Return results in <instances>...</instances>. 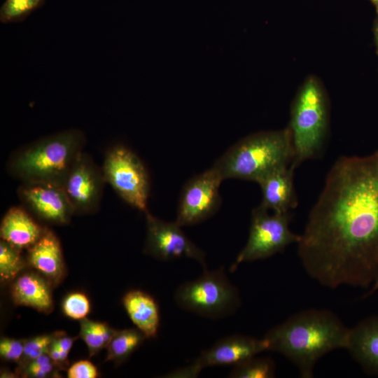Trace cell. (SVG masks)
Masks as SVG:
<instances>
[{
    "mask_svg": "<svg viewBox=\"0 0 378 378\" xmlns=\"http://www.w3.org/2000/svg\"><path fill=\"white\" fill-rule=\"evenodd\" d=\"M56 365L57 364L53 361L44 365H37L29 363L26 371L31 377L43 378L48 377L55 370Z\"/></svg>",
    "mask_w": 378,
    "mask_h": 378,
    "instance_id": "29",
    "label": "cell"
},
{
    "mask_svg": "<svg viewBox=\"0 0 378 378\" xmlns=\"http://www.w3.org/2000/svg\"><path fill=\"white\" fill-rule=\"evenodd\" d=\"M294 152L290 130L251 134L230 146L213 164L222 178L258 183L272 172L288 166Z\"/></svg>",
    "mask_w": 378,
    "mask_h": 378,
    "instance_id": "4",
    "label": "cell"
},
{
    "mask_svg": "<svg viewBox=\"0 0 378 378\" xmlns=\"http://www.w3.org/2000/svg\"><path fill=\"white\" fill-rule=\"evenodd\" d=\"M48 354L56 364L64 363L66 360L69 353L59 349L53 342H52Z\"/></svg>",
    "mask_w": 378,
    "mask_h": 378,
    "instance_id": "30",
    "label": "cell"
},
{
    "mask_svg": "<svg viewBox=\"0 0 378 378\" xmlns=\"http://www.w3.org/2000/svg\"><path fill=\"white\" fill-rule=\"evenodd\" d=\"M44 2L45 0H6L0 9V21L3 23L21 22Z\"/></svg>",
    "mask_w": 378,
    "mask_h": 378,
    "instance_id": "24",
    "label": "cell"
},
{
    "mask_svg": "<svg viewBox=\"0 0 378 378\" xmlns=\"http://www.w3.org/2000/svg\"><path fill=\"white\" fill-rule=\"evenodd\" d=\"M349 328L329 309L311 308L297 312L274 326L263 338L268 351L277 352L312 378L318 361L327 354L346 349Z\"/></svg>",
    "mask_w": 378,
    "mask_h": 378,
    "instance_id": "2",
    "label": "cell"
},
{
    "mask_svg": "<svg viewBox=\"0 0 378 378\" xmlns=\"http://www.w3.org/2000/svg\"><path fill=\"white\" fill-rule=\"evenodd\" d=\"M378 290V276L370 286L369 290L364 295V298H367L374 293Z\"/></svg>",
    "mask_w": 378,
    "mask_h": 378,
    "instance_id": "32",
    "label": "cell"
},
{
    "mask_svg": "<svg viewBox=\"0 0 378 378\" xmlns=\"http://www.w3.org/2000/svg\"><path fill=\"white\" fill-rule=\"evenodd\" d=\"M293 147L291 164L319 159L323 154L328 129V106L323 89L313 77L298 92L291 108L288 127Z\"/></svg>",
    "mask_w": 378,
    "mask_h": 378,
    "instance_id": "5",
    "label": "cell"
},
{
    "mask_svg": "<svg viewBox=\"0 0 378 378\" xmlns=\"http://www.w3.org/2000/svg\"><path fill=\"white\" fill-rule=\"evenodd\" d=\"M58 335H43L25 342L22 358L31 361L43 354H48L49 348Z\"/></svg>",
    "mask_w": 378,
    "mask_h": 378,
    "instance_id": "26",
    "label": "cell"
},
{
    "mask_svg": "<svg viewBox=\"0 0 378 378\" xmlns=\"http://www.w3.org/2000/svg\"><path fill=\"white\" fill-rule=\"evenodd\" d=\"M84 133L70 129L35 140L16 150L7 161V172L21 182L43 181L60 186L83 152Z\"/></svg>",
    "mask_w": 378,
    "mask_h": 378,
    "instance_id": "3",
    "label": "cell"
},
{
    "mask_svg": "<svg viewBox=\"0 0 378 378\" xmlns=\"http://www.w3.org/2000/svg\"><path fill=\"white\" fill-rule=\"evenodd\" d=\"M300 235L301 264L321 286L372 285L378 276V150L335 162Z\"/></svg>",
    "mask_w": 378,
    "mask_h": 378,
    "instance_id": "1",
    "label": "cell"
},
{
    "mask_svg": "<svg viewBox=\"0 0 378 378\" xmlns=\"http://www.w3.org/2000/svg\"><path fill=\"white\" fill-rule=\"evenodd\" d=\"M44 229L24 206H12L1 220L0 235L2 240L21 251L31 247Z\"/></svg>",
    "mask_w": 378,
    "mask_h": 378,
    "instance_id": "16",
    "label": "cell"
},
{
    "mask_svg": "<svg viewBox=\"0 0 378 378\" xmlns=\"http://www.w3.org/2000/svg\"><path fill=\"white\" fill-rule=\"evenodd\" d=\"M25 342L10 338H2L0 341V354L7 360L18 361L23 355Z\"/></svg>",
    "mask_w": 378,
    "mask_h": 378,
    "instance_id": "27",
    "label": "cell"
},
{
    "mask_svg": "<svg viewBox=\"0 0 378 378\" xmlns=\"http://www.w3.org/2000/svg\"><path fill=\"white\" fill-rule=\"evenodd\" d=\"M147 234L145 252L162 260L190 258L207 270L205 253L184 233L175 222H167L145 213Z\"/></svg>",
    "mask_w": 378,
    "mask_h": 378,
    "instance_id": "10",
    "label": "cell"
},
{
    "mask_svg": "<svg viewBox=\"0 0 378 378\" xmlns=\"http://www.w3.org/2000/svg\"><path fill=\"white\" fill-rule=\"evenodd\" d=\"M97 376V369L94 365L85 360L74 363L67 371L69 378H95Z\"/></svg>",
    "mask_w": 378,
    "mask_h": 378,
    "instance_id": "28",
    "label": "cell"
},
{
    "mask_svg": "<svg viewBox=\"0 0 378 378\" xmlns=\"http://www.w3.org/2000/svg\"><path fill=\"white\" fill-rule=\"evenodd\" d=\"M290 212L271 214L260 204L254 208L248 240L232 264L230 272H234L243 262L267 258L283 251L288 246L297 244L300 235L290 230Z\"/></svg>",
    "mask_w": 378,
    "mask_h": 378,
    "instance_id": "8",
    "label": "cell"
},
{
    "mask_svg": "<svg viewBox=\"0 0 378 378\" xmlns=\"http://www.w3.org/2000/svg\"><path fill=\"white\" fill-rule=\"evenodd\" d=\"M376 6L377 10H378V0H370Z\"/></svg>",
    "mask_w": 378,
    "mask_h": 378,
    "instance_id": "34",
    "label": "cell"
},
{
    "mask_svg": "<svg viewBox=\"0 0 378 378\" xmlns=\"http://www.w3.org/2000/svg\"><path fill=\"white\" fill-rule=\"evenodd\" d=\"M294 171L291 166L282 167L258 183L262 195L261 206L274 213H288L297 207Z\"/></svg>",
    "mask_w": 378,
    "mask_h": 378,
    "instance_id": "15",
    "label": "cell"
},
{
    "mask_svg": "<svg viewBox=\"0 0 378 378\" xmlns=\"http://www.w3.org/2000/svg\"><path fill=\"white\" fill-rule=\"evenodd\" d=\"M115 332L106 323L86 318L80 320V335L88 346L90 356L106 347Z\"/></svg>",
    "mask_w": 378,
    "mask_h": 378,
    "instance_id": "21",
    "label": "cell"
},
{
    "mask_svg": "<svg viewBox=\"0 0 378 378\" xmlns=\"http://www.w3.org/2000/svg\"><path fill=\"white\" fill-rule=\"evenodd\" d=\"M223 181L212 167L189 179L181 192L176 222L181 227L193 225L215 214L221 204Z\"/></svg>",
    "mask_w": 378,
    "mask_h": 378,
    "instance_id": "9",
    "label": "cell"
},
{
    "mask_svg": "<svg viewBox=\"0 0 378 378\" xmlns=\"http://www.w3.org/2000/svg\"><path fill=\"white\" fill-rule=\"evenodd\" d=\"M11 291L17 304L31 307L42 312H48L52 308L50 286L37 274L27 273L19 276L13 284Z\"/></svg>",
    "mask_w": 378,
    "mask_h": 378,
    "instance_id": "19",
    "label": "cell"
},
{
    "mask_svg": "<svg viewBox=\"0 0 378 378\" xmlns=\"http://www.w3.org/2000/svg\"><path fill=\"white\" fill-rule=\"evenodd\" d=\"M174 299L182 309L211 318L233 314L241 304L239 293L223 267L204 270L197 279L185 282L176 290Z\"/></svg>",
    "mask_w": 378,
    "mask_h": 378,
    "instance_id": "6",
    "label": "cell"
},
{
    "mask_svg": "<svg viewBox=\"0 0 378 378\" xmlns=\"http://www.w3.org/2000/svg\"><path fill=\"white\" fill-rule=\"evenodd\" d=\"M265 351H268V345L264 338L242 335L228 336L203 351L191 364L170 372L167 377H196L204 368L234 366Z\"/></svg>",
    "mask_w": 378,
    "mask_h": 378,
    "instance_id": "11",
    "label": "cell"
},
{
    "mask_svg": "<svg viewBox=\"0 0 378 378\" xmlns=\"http://www.w3.org/2000/svg\"><path fill=\"white\" fill-rule=\"evenodd\" d=\"M122 302L137 329L146 337H155L160 326V310L155 299L144 291L133 290L125 294Z\"/></svg>",
    "mask_w": 378,
    "mask_h": 378,
    "instance_id": "18",
    "label": "cell"
},
{
    "mask_svg": "<svg viewBox=\"0 0 378 378\" xmlns=\"http://www.w3.org/2000/svg\"><path fill=\"white\" fill-rule=\"evenodd\" d=\"M18 195L24 207L47 223L64 225L75 214L60 185L43 181L21 182Z\"/></svg>",
    "mask_w": 378,
    "mask_h": 378,
    "instance_id": "13",
    "label": "cell"
},
{
    "mask_svg": "<svg viewBox=\"0 0 378 378\" xmlns=\"http://www.w3.org/2000/svg\"><path fill=\"white\" fill-rule=\"evenodd\" d=\"M63 312L72 319L81 320L88 314L90 302L86 295L81 293H73L64 299L62 304Z\"/></svg>",
    "mask_w": 378,
    "mask_h": 378,
    "instance_id": "25",
    "label": "cell"
},
{
    "mask_svg": "<svg viewBox=\"0 0 378 378\" xmlns=\"http://www.w3.org/2000/svg\"><path fill=\"white\" fill-rule=\"evenodd\" d=\"M20 251L6 241H0V278L1 281L13 279L24 267L25 262Z\"/></svg>",
    "mask_w": 378,
    "mask_h": 378,
    "instance_id": "23",
    "label": "cell"
},
{
    "mask_svg": "<svg viewBox=\"0 0 378 378\" xmlns=\"http://www.w3.org/2000/svg\"><path fill=\"white\" fill-rule=\"evenodd\" d=\"M275 376V363L269 357L253 356L233 366L229 377L272 378Z\"/></svg>",
    "mask_w": 378,
    "mask_h": 378,
    "instance_id": "22",
    "label": "cell"
},
{
    "mask_svg": "<svg viewBox=\"0 0 378 378\" xmlns=\"http://www.w3.org/2000/svg\"><path fill=\"white\" fill-rule=\"evenodd\" d=\"M146 338L138 329L115 330L107 345L106 360L121 361L126 359Z\"/></svg>",
    "mask_w": 378,
    "mask_h": 378,
    "instance_id": "20",
    "label": "cell"
},
{
    "mask_svg": "<svg viewBox=\"0 0 378 378\" xmlns=\"http://www.w3.org/2000/svg\"><path fill=\"white\" fill-rule=\"evenodd\" d=\"M75 340V337H70L59 334L53 340V343L59 349L69 353Z\"/></svg>",
    "mask_w": 378,
    "mask_h": 378,
    "instance_id": "31",
    "label": "cell"
},
{
    "mask_svg": "<svg viewBox=\"0 0 378 378\" xmlns=\"http://www.w3.org/2000/svg\"><path fill=\"white\" fill-rule=\"evenodd\" d=\"M28 262L52 281L58 282L63 274L64 262L61 246L55 233L45 227L40 238L28 248Z\"/></svg>",
    "mask_w": 378,
    "mask_h": 378,
    "instance_id": "17",
    "label": "cell"
},
{
    "mask_svg": "<svg viewBox=\"0 0 378 378\" xmlns=\"http://www.w3.org/2000/svg\"><path fill=\"white\" fill-rule=\"evenodd\" d=\"M345 349L366 374L378 377V315L368 316L349 328Z\"/></svg>",
    "mask_w": 378,
    "mask_h": 378,
    "instance_id": "14",
    "label": "cell"
},
{
    "mask_svg": "<svg viewBox=\"0 0 378 378\" xmlns=\"http://www.w3.org/2000/svg\"><path fill=\"white\" fill-rule=\"evenodd\" d=\"M102 170L106 183L131 206L145 213L150 182L140 158L123 144H115L106 152Z\"/></svg>",
    "mask_w": 378,
    "mask_h": 378,
    "instance_id": "7",
    "label": "cell"
},
{
    "mask_svg": "<svg viewBox=\"0 0 378 378\" xmlns=\"http://www.w3.org/2000/svg\"><path fill=\"white\" fill-rule=\"evenodd\" d=\"M105 183L102 167L96 164L90 155L83 152L62 186L75 214H93L98 210Z\"/></svg>",
    "mask_w": 378,
    "mask_h": 378,
    "instance_id": "12",
    "label": "cell"
},
{
    "mask_svg": "<svg viewBox=\"0 0 378 378\" xmlns=\"http://www.w3.org/2000/svg\"><path fill=\"white\" fill-rule=\"evenodd\" d=\"M374 36H375V42L377 46V50L378 53V19L376 22L375 27H374Z\"/></svg>",
    "mask_w": 378,
    "mask_h": 378,
    "instance_id": "33",
    "label": "cell"
}]
</instances>
